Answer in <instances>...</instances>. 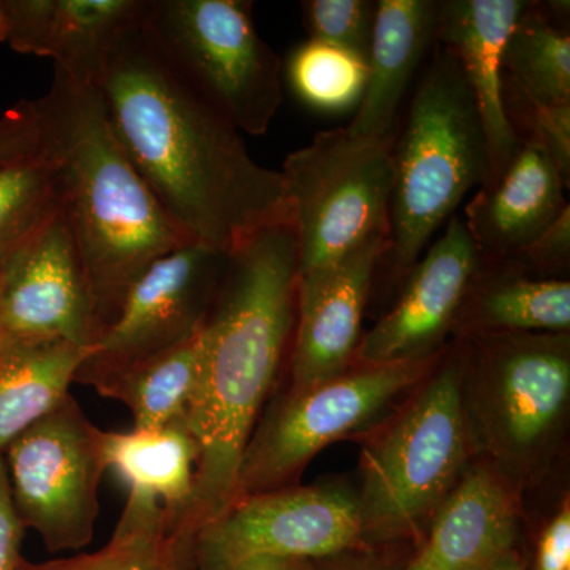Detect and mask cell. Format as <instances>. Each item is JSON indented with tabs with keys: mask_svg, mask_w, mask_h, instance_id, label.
I'll list each match as a JSON object with an SVG mask.
<instances>
[{
	"mask_svg": "<svg viewBox=\"0 0 570 570\" xmlns=\"http://www.w3.org/2000/svg\"><path fill=\"white\" fill-rule=\"evenodd\" d=\"M96 88L127 159L194 243L230 254L262 228L291 223L281 171L255 163L242 132L176 77L141 21Z\"/></svg>",
	"mask_w": 570,
	"mask_h": 570,
	"instance_id": "obj_1",
	"label": "cell"
},
{
	"mask_svg": "<svg viewBox=\"0 0 570 570\" xmlns=\"http://www.w3.org/2000/svg\"><path fill=\"white\" fill-rule=\"evenodd\" d=\"M298 279L291 223L262 228L228 255L200 333V374L187 417L200 459L176 539L194 543L235 504L243 452L285 358L291 360Z\"/></svg>",
	"mask_w": 570,
	"mask_h": 570,
	"instance_id": "obj_2",
	"label": "cell"
},
{
	"mask_svg": "<svg viewBox=\"0 0 570 570\" xmlns=\"http://www.w3.org/2000/svg\"><path fill=\"white\" fill-rule=\"evenodd\" d=\"M32 107L39 151L58 176L102 336L134 281L193 239L127 159L96 86L55 70L50 89Z\"/></svg>",
	"mask_w": 570,
	"mask_h": 570,
	"instance_id": "obj_3",
	"label": "cell"
},
{
	"mask_svg": "<svg viewBox=\"0 0 570 570\" xmlns=\"http://www.w3.org/2000/svg\"><path fill=\"white\" fill-rule=\"evenodd\" d=\"M478 456L455 340L403 403L366 433L356 493L366 549L417 547L439 505Z\"/></svg>",
	"mask_w": 570,
	"mask_h": 570,
	"instance_id": "obj_4",
	"label": "cell"
},
{
	"mask_svg": "<svg viewBox=\"0 0 570 570\" xmlns=\"http://www.w3.org/2000/svg\"><path fill=\"white\" fill-rule=\"evenodd\" d=\"M455 340L478 455L523 489L549 466L564 434L569 333H474Z\"/></svg>",
	"mask_w": 570,
	"mask_h": 570,
	"instance_id": "obj_5",
	"label": "cell"
},
{
	"mask_svg": "<svg viewBox=\"0 0 570 570\" xmlns=\"http://www.w3.org/2000/svg\"><path fill=\"white\" fill-rule=\"evenodd\" d=\"M393 148L389 253L404 277L442 224L490 176L482 118L459 62L436 41Z\"/></svg>",
	"mask_w": 570,
	"mask_h": 570,
	"instance_id": "obj_6",
	"label": "cell"
},
{
	"mask_svg": "<svg viewBox=\"0 0 570 570\" xmlns=\"http://www.w3.org/2000/svg\"><path fill=\"white\" fill-rule=\"evenodd\" d=\"M141 26L176 77L238 132L266 134L283 104V61L245 0H146Z\"/></svg>",
	"mask_w": 570,
	"mask_h": 570,
	"instance_id": "obj_7",
	"label": "cell"
},
{
	"mask_svg": "<svg viewBox=\"0 0 570 570\" xmlns=\"http://www.w3.org/2000/svg\"><path fill=\"white\" fill-rule=\"evenodd\" d=\"M444 351L415 362L355 363L313 387L287 390L258 420L247 442L236 475L235 504L253 494L287 489L322 449L370 433L433 371Z\"/></svg>",
	"mask_w": 570,
	"mask_h": 570,
	"instance_id": "obj_8",
	"label": "cell"
},
{
	"mask_svg": "<svg viewBox=\"0 0 570 570\" xmlns=\"http://www.w3.org/2000/svg\"><path fill=\"white\" fill-rule=\"evenodd\" d=\"M393 148L395 141L358 140L337 127L288 154L281 175L299 277L337 264L367 236L390 234Z\"/></svg>",
	"mask_w": 570,
	"mask_h": 570,
	"instance_id": "obj_9",
	"label": "cell"
},
{
	"mask_svg": "<svg viewBox=\"0 0 570 570\" xmlns=\"http://www.w3.org/2000/svg\"><path fill=\"white\" fill-rule=\"evenodd\" d=\"M11 501L24 530L52 553L88 546L99 517L107 471L102 430L69 395L3 452Z\"/></svg>",
	"mask_w": 570,
	"mask_h": 570,
	"instance_id": "obj_10",
	"label": "cell"
},
{
	"mask_svg": "<svg viewBox=\"0 0 570 570\" xmlns=\"http://www.w3.org/2000/svg\"><path fill=\"white\" fill-rule=\"evenodd\" d=\"M366 549L356 493L287 487L243 498L194 539L195 570H224L255 554L324 560Z\"/></svg>",
	"mask_w": 570,
	"mask_h": 570,
	"instance_id": "obj_11",
	"label": "cell"
},
{
	"mask_svg": "<svg viewBox=\"0 0 570 570\" xmlns=\"http://www.w3.org/2000/svg\"><path fill=\"white\" fill-rule=\"evenodd\" d=\"M227 253L187 243L153 262L127 288L116 317L78 370L86 384L178 346L200 333L228 264Z\"/></svg>",
	"mask_w": 570,
	"mask_h": 570,
	"instance_id": "obj_12",
	"label": "cell"
},
{
	"mask_svg": "<svg viewBox=\"0 0 570 570\" xmlns=\"http://www.w3.org/2000/svg\"><path fill=\"white\" fill-rule=\"evenodd\" d=\"M100 336L91 288L63 208L0 269V344Z\"/></svg>",
	"mask_w": 570,
	"mask_h": 570,
	"instance_id": "obj_13",
	"label": "cell"
},
{
	"mask_svg": "<svg viewBox=\"0 0 570 570\" xmlns=\"http://www.w3.org/2000/svg\"><path fill=\"white\" fill-rule=\"evenodd\" d=\"M482 265L466 225L455 214L404 275L395 305L362 336L355 363L387 365L441 354Z\"/></svg>",
	"mask_w": 570,
	"mask_h": 570,
	"instance_id": "obj_14",
	"label": "cell"
},
{
	"mask_svg": "<svg viewBox=\"0 0 570 570\" xmlns=\"http://www.w3.org/2000/svg\"><path fill=\"white\" fill-rule=\"evenodd\" d=\"M389 242V232H377L337 264L299 277L288 390L313 387L355 365L363 314Z\"/></svg>",
	"mask_w": 570,
	"mask_h": 570,
	"instance_id": "obj_15",
	"label": "cell"
},
{
	"mask_svg": "<svg viewBox=\"0 0 570 570\" xmlns=\"http://www.w3.org/2000/svg\"><path fill=\"white\" fill-rule=\"evenodd\" d=\"M146 0H0V43L96 86L111 51L141 21Z\"/></svg>",
	"mask_w": 570,
	"mask_h": 570,
	"instance_id": "obj_16",
	"label": "cell"
},
{
	"mask_svg": "<svg viewBox=\"0 0 570 570\" xmlns=\"http://www.w3.org/2000/svg\"><path fill=\"white\" fill-rule=\"evenodd\" d=\"M521 487L478 456L397 570H485L517 549Z\"/></svg>",
	"mask_w": 570,
	"mask_h": 570,
	"instance_id": "obj_17",
	"label": "cell"
},
{
	"mask_svg": "<svg viewBox=\"0 0 570 570\" xmlns=\"http://www.w3.org/2000/svg\"><path fill=\"white\" fill-rule=\"evenodd\" d=\"M568 186L549 154L520 142L508 167L464 206L463 223L483 264L508 261L542 234L569 205Z\"/></svg>",
	"mask_w": 570,
	"mask_h": 570,
	"instance_id": "obj_18",
	"label": "cell"
},
{
	"mask_svg": "<svg viewBox=\"0 0 570 570\" xmlns=\"http://www.w3.org/2000/svg\"><path fill=\"white\" fill-rule=\"evenodd\" d=\"M528 6L530 0H439L436 41L459 62L478 104L489 145L487 181L501 174L520 148L502 104V51Z\"/></svg>",
	"mask_w": 570,
	"mask_h": 570,
	"instance_id": "obj_19",
	"label": "cell"
},
{
	"mask_svg": "<svg viewBox=\"0 0 570 570\" xmlns=\"http://www.w3.org/2000/svg\"><path fill=\"white\" fill-rule=\"evenodd\" d=\"M438 7L436 0H377L365 92L344 126L351 137L395 141L401 102L436 43Z\"/></svg>",
	"mask_w": 570,
	"mask_h": 570,
	"instance_id": "obj_20",
	"label": "cell"
},
{
	"mask_svg": "<svg viewBox=\"0 0 570 570\" xmlns=\"http://www.w3.org/2000/svg\"><path fill=\"white\" fill-rule=\"evenodd\" d=\"M104 459L129 489L122 513L164 517L168 534L193 498L200 449L187 423L129 433L102 431ZM176 539V538H175Z\"/></svg>",
	"mask_w": 570,
	"mask_h": 570,
	"instance_id": "obj_21",
	"label": "cell"
},
{
	"mask_svg": "<svg viewBox=\"0 0 570 570\" xmlns=\"http://www.w3.org/2000/svg\"><path fill=\"white\" fill-rule=\"evenodd\" d=\"M569 279H539L499 262L480 268L461 307L453 336L569 333Z\"/></svg>",
	"mask_w": 570,
	"mask_h": 570,
	"instance_id": "obj_22",
	"label": "cell"
},
{
	"mask_svg": "<svg viewBox=\"0 0 570 570\" xmlns=\"http://www.w3.org/2000/svg\"><path fill=\"white\" fill-rule=\"evenodd\" d=\"M89 352L67 341L0 344V455L70 395Z\"/></svg>",
	"mask_w": 570,
	"mask_h": 570,
	"instance_id": "obj_23",
	"label": "cell"
},
{
	"mask_svg": "<svg viewBox=\"0 0 570 570\" xmlns=\"http://www.w3.org/2000/svg\"><path fill=\"white\" fill-rule=\"evenodd\" d=\"M200 333L159 354L97 374L86 385L129 409L135 430L187 423L200 374Z\"/></svg>",
	"mask_w": 570,
	"mask_h": 570,
	"instance_id": "obj_24",
	"label": "cell"
},
{
	"mask_svg": "<svg viewBox=\"0 0 570 570\" xmlns=\"http://www.w3.org/2000/svg\"><path fill=\"white\" fill-rule=\"evenodd\" d=\"M502 71L540 102L570 105L568 28L530 2L505 40Z\"/></svg>",
	"mask_w": 570,
	"mask_h": 570,
	"instance_id": "obj_25",
	"label": "cell"
},
{
	"mask_svg": "<svg viewBox=\"0 0 570 570\" xmlns=\"http://www.w3.org/2000/svg\"><path fill=\"white\" fill-rule=\"evenodd\" d=\"M61 208L55 167L39 149L0 164V269Z\"/></svg>",
	"mask_w": 570,
	"mask_h": 570,
	"instance_id": "obj_26",
	"label": "cell"
},
{
	"mask_svg": "<svg viewBox=\"0 0 570 570\" xmlns=\"http://www.w3.org/2000/svg\"><path fill=\"white\" fill-rule=\"evenodd\" d=\"M17 570H195L194 546L171 538L164 524L119 519L104 549L47 562L21 557Z\"/></svg>",
	"mask_w": 570,
	"mask_h": 570,
	"instance_id": "obj_27",
	"label": "cell"
},
{
	"mask_svg": "<svg viewBox=\"0 0 570 570\" xmlns=\"http://www.w3.org/2000/svg\"><path fill=\"white\" fill-rule=\"evenodd\" d=\"M287 77L303 104L322 112L358 107L367 80V62L358 56L316 40L292 52Z\"/></svg>",
	"mask_w": 570,
	"mask_h": 570,
	"instance_id": "obj_28",
	"label": "cell"
},
{
	"mask_svg": "<svg viewBox=\"0 0 570 570\" xmlns=\"http://www.w3.org/2000/svg\"><path fill=\"white\" fill-rule=\"evenodd\" d=\"M502 104L519 141L538 145L549 154L569 184L570 105L540 102L505 73H502Z\"/></svg>",
	"mask_w": 570,
	"mask_h": 570,
	"instance_id": "obj_29",
	"label": "cell"
},
{
	"mask_svg": "<svg viewBox=\"0 0 570 570\" xmlns=\"http://www.w3.org/2000/svg\"><path fill=\"white\" fill-rule=\"evenodd\" d=\"M302 7L309 40L352 52L367 62L376 24L377 2L306 0Z\"/></svg>",
	"mask_w": 570,
	"mask_h": 570,
	"instance_id": "obj_30",
	"label": "cell"
},
{
	"mask_svg": "<svg viewBox=\"0 0 570 570\" xmlns=\"http://www.w3.org/2000/svg\"><path fill=\"white\" fill-rule=\"evenodd\" d=\"M502 264L539 279H566L564 273L569 272L570 265L569 205L530 245Z\"/></svg>",
	"mask_w": 570,
	"mask_h": 570,
	"instance_id": "obj_31",
	"label": "cell"
},
{
	"mask_svg": "<svg viewBox=\"0 0 570 570\" xmlns=\"http://www.w3.org/2000/svg\"><path fill=\"white\" fill-rule=\"evenodd\" d=\"M39 149V130L32 100H21L0 115V164Z\"/></svg>",
	"mask_w": 570,
	"mask_h": 570,
	"instance_id": "obj_32",
	"label": "cell"
},
{
	"mask_svg": "<svg viewBox=\"0 0 570 570\" xmlns=\"http://www.w3.org/2000/svg\"><path fill=\"white\" fill-rule=\"evenodd\" d=\"M528 570H570V504L566 497L547 521L535 543L534 560Z\"/></svg>",
	"mask_w": 570,
	"mask_h": 570,
	"instance_id": "obj_33",
	"label": "cell"
},
{
	"mask_svg": "<svg viewBox=\"0 0 570 570\" xmlns=\"http://www.w3.org/2000/svg\"><path fill=\"white\" fill-rule=\"evenodd\" d=\"M24 531L11 501L6 461L0 455V570H17Z\"/></svg>",
	"mask_w": 570,
	"mask_h": 570,
	"instance_id": "obj_34",
	"label": "cell"
},
{
	"mask_svg": "<svg viewBox=\"0 0 570 570\" xmlns=\"http://www.w3.org/2000/svg\"><path fill=\"white\" fill-rule=\"evenodd\" d=\"M381 550L356 549L316 561V570H397Z\"/></svg>",
	"mask_w": 570,
	"mask_h": 570,
	"instance_id": "obj_35",
	"label": "cell"
},
{
	"mask_svg": "<svg viewBox=\"0 0 570 570\" xmlns=\"http://www.w3.org/2000/svg\"><path fill=\"white\" fill-rule=\"evenodd\" d=\"M224 570H316V561L277 554H255Z\"/></svg>",
	"mask_w": 570,
	"mask_h": 570,
	"instance_id": "obj_36",
	"label": "cell"
},
{
	"mask_svg": "<svg viewBox=\"0 0 570 570\" xmlns=\"http://www.w3.org/2000/svg\"><path fill=\"white\" fill-rule=\"evenodd\" d=\"M485 570H528V566L527 561L521 558L520 551L512 549L508 553L502 554V557H499Z\"/></svg>",
	"mask_w": 570,
	"mask_h": 570,
	"instance_id": "obj_37",
	"label": "cell"
}]
</instances>
